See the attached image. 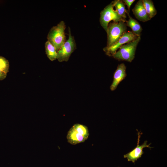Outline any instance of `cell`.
<instances>
[{
  "label": "cell",
  "instance_id": "7",
  "mask_svg": "<svg viewBox=\"0 0 167 167\" xmlns=\"http://www.w3.org/2000/svg\"><path fill=\"white\" fill-rule=\"evenodd\" d=\"M137 130L138 131V139L137 145L136 147L130 152L124 155V157L127 158L128 161H131L133 163H134L138 159L141 157L142 155L144 153L143 151V148L146 147H148L150 148H152V147L150 146L151 143L149 144H147V140L144 141L142 145H139V139L142 133L139 131Z\"/></svg>",
  "mask_w": 167,
  "mask_h": 167
},
{
  "label": "cell",
  "instance_id": "17",
  "mask_svg": "<svg viewBox=\"0 0 167 167\" xmlns=\"http://www.w3.org/2000/svg\"><path fill=\"white\" fill-rule=\"evenodd\" d=\"M122 2H124L125 4L127 6L128 11L130 12L131 6L133 2L135 1V0H123Z\"/></svg>",
  "mask_w": 167,
  "mask_h": 167
},
{
  "label": "cell",
  "instance_id": "4",
  "mask_svg": "<svg viewBox=\"0 0 167 167\" xmlns=\"http://www.w3.org/2000/svg\"><path fill=\"white\" fill-rule=\"evenodd\" d=\"M114 7L112 2L107 5L100 13V24L106 32L108 25L111 20L115 23L120 21L125 22L126 20L125 19L121 17L117 11L114 9Z\"/></svg>",
  "mask_w": 167,
  "mask_h": 167
},
{
  "label": "cell",
  "instance_id": "3",
  "mask_svg": "<svg viewBox=\"0 0 167 167\" xmlns=\"http://www.w3.org/2000/svg\"><path fill=\"white\" fill-rule=\"evenodd\" d=\"M141 39L140 36L122 46L112 56L115 59L131 62L135 57L136 48Z\"/></svg>",
  "mask_w": 167,
  "mask_h": 167
},
{
  "label": "cell",
  "instance_id": "10",
  "mask_svg": "<svg viewBox=\"0 0 167 167\" xmlns=\"http://www.w3.org/2000/svg\"><path fill=\"white\" fill-rule=\"evenodd\" d=\"M66 138L68 142L72 145L84 142L87 139L72 127L68 132Z\"/></svg>",
  "mask_w": 167,
  "mask_h": 167
},
{
  "label": "cell",
  "instance_id": "1",
  "mask_svg": "<svg viewBox=\"0 0 167 167\" xmlns=\"http://www.w3.org/2000/svg\"><path fill=\"white\" fill-rule=\"evenodd\" d=\"M65 28L64 22L61 21L57 25L53 27L48 34L47 41L54 47L57 52L66 41Z\"/></svg>",
  "mask_w": 167,
  "mask_h": 167
},
{
  "label": "cell",
  "instance_id": "15",
  "mask_svg": "<svg viewBox=\"0 0 167 167\" xmlns=\"http://www.w3.org/2000/svg\"><path fill=\"white\" fill-rule=\"evenodd\" d=\"M115 7L116 11L119 15L122 18L125 19L126 17L125 8V4L122 0H116L112 1Z\"/></svg>",
  "mask_w": 167,
  "mask_h": 167
},
{
  "label": "cell",
  "instance_id": "12",
  "mask_svg": "<svg viewBox=\"0 0 167 167\" xmlns=\"http://www.w3.org/2000/svg\"><path fill=\"white\" fill-rule=\"evenodd\" d=\"M9 63L5 58L0 55V80L4 79L9 72Z\"/></svg>",
  "mask_w": 167,
  "mask_h": 167
},
{
  "label": "cell",
  "instance_id": "13",
  "mask_svg": "<svg viewBox=\"0 0 167 167\" xmlns=\"http://www.w3.org/2000/svg\"><path fill=\"white\" fill-rule=\"evenodd\" d=\"M46 54L48 58L51 61L57 59V52L54 47L48 41L45 44Z\"/></svg>",
  "mask_w": 167,
  "mask_h": 167
},
{
  "label": "cell",
  "instance_id": "5",
  "mask_svg": "<svg viewBox=\"0 0 167 167\" xmlns=\"http://www.w3.org/2000/svg\"><path fill=\"white\" fill-rule=\"evenodd\" d=\"M69 37L63 45L57 52V58L58 61H67L72 53L76 49V44L74 37L71 34L68 27Z\"/></svg>",
  "mask_w": 167,
  "mask_h": 167
},
{
  "label": "cell",
  "instance_id": "8",
  "mask_svg": "<svg viewBox=\"0 0 167 167\" xmlns=\"http://www.w3.org/2000/svg\"><path fill=\"white\" fill-rule=\"evenodd\" d=\"M126 66L123 63L118 65L113 74V81L110 87L111 91L115 90L119 84L126 77Z\"/></svg>",
  "mask_w": 167,
  "mask_h": 167
},
{
  "label": "cell",
  "instance_id": "2",
  "mask_svg": "<svg viewBox=\"0 0 167 167\" xmlns=\"http://www.w3.org/2000/svg\"><path fill=\"white\" fill-rule=\"evenodd\" d=\"M125 22H111L108 25L107 32V41L106 47H109L115 44L126 32Z\"/></svg>",
  "mask_w": 167,
  "mask_h": 167
},
{
  "label": "cell",
  "instance_id": "9",
  "mask_svg": "<svg viewBox=\"0 0 167 167\" xmlns=\"http://www.w3.org/2000/svg\"><path fill=\"white\" fill-rule=\"evenodd\" d=\"M133 14L137 19L143 22L151 19L148 15L142 0H139L132 9Z\"/></svg>",
  "mask_w": 167,
  "mask_h": 167
},
{
  "label": "cell",
  "instance_id": "6",
  "mask_svg": "<svg viewBox=\"0 0 167 167\" xmlns=\"http://www.w3.org/2000/svg\"><path fill=\"white\" fill-rule=\"evenodd\" d=\"M138 37L132 31L126 32L115 44L109 47H105L103 50L107 55L112 56L122 46L135 40Z\"/></svg>",
  "mask_w": 167,
  "mask_h": 167
},
{
  "label": "cell",
  "instance_id": "14",
  "mask_svg": "<svg viewBox=\"0 0 167 167\" xmlns=\"http://www.w3.org/2000/svg\"><path fill=\"white\" fill-rule=\"evenodd\" d=\"M147 13L151 19L157 14L152 1L151 0H142Z\"/></svg>",
  "mask_w": 167,
  "mask_h": 167
},
{
  "label": "cell",
  "instance_id": "11",
  "mask_svg": "<svg viewBox=\"0 0 167 167\" xmlns=\"http://www.w3.org/2000/svg\"><path fill=\"white\" fill-rule=\"evenodd\" d=\"M126 13L128 16L129 19L126 20V25L131 28L132 32L138 36H140L142 28L140 25L135 19L132 18L130 15L129 12L127 10Z\"/></svg>",
  "mask_w": 167,
  "mask_h": 167
},
{
  "label": "cell",
  "instance_id": "16",
  "mask_svg": "<svg viewBox=\"0 0 167 167\" xmlns=\"http://www.w3.org/2000/svg\"><path fill=\"white\" fill-rule=\"evenodd\" d=\"M72 127L88 139L89 133L88 128L87 126L77 123L74 124Z\"/></svg>",
  "mask_w": 167,
  "mask_h": 167
}]
</instances>
